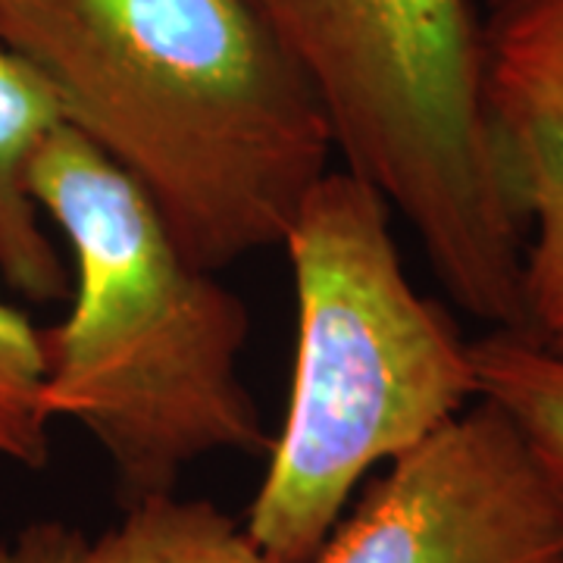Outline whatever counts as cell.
I'll use <instances>...</instances> for the list:
<instances>
[{"label": "cell", "instance_id": "8", "mask_svg": "<svg viewBox=\"0 0 563 563\" xmlns=\"http://www.w3.org/2000/svg\"><path fill=\"white\" fill-rule=\"evenodd\" d=\"M57 129L63 113L47 81L0 44V279L35 303L69 295V266L32 195V163Z\"/></svg>", "mask_w": 563, "mask_h": 563}, {"label": "cell", "instance_id": "10", "mask_svg": "<svg viewBox=\"0 0 563 563\" xmlns=\"http://www.w3.org/2000/svg\"><path fill=\"white\" fill-rule=\"evenodd\" d=\"M41 376V329L0 288V466L38 470L51 457Z\"/></svg>", "mask_w": 563, "mask_h": 563}, {"label": "cell", "instance_id": "2", "mask_svg": "<svg viewBox=\"0 0 563 563\" xmlns=\"http://www.w3.org/2000/svg\"><path fill=\"white\" fill-rule=\"evenodd\" d=\"M32 195L73 257L69 313L41 329V401L95 439L120 501L173 495L210 454H269L242 376V298L188 261L151 201L66 125L32 163Z\"/></svg>", "mask_w": 563, "mask_h": 563}, {"label": "cell", "instance_id": "7", "mask_svg": "<svg viewBox=\"0 0 563 563\" xmlns=\"http://www.w3.org/2000/svg\"><path fill=\"white\" fill-rule=\"evenodd\" d=\"M0 563H269L247 529L203 498L157 495L125 504L117 526L85 532L35 520L0 542Z\"/></svg>", "mask_w": 563, "mask_h": 563}, {"label": "cell", "instance_id": "5", "mask_svg": "<svg viewBox=\"0 0 563 563\" xmlns=\"http://www.w3.org/2000/svg\"><path fill=\"white\" fill-rule=\"evenodd\" d=\"M310 563H563V510L479 398L388 463Z\"/></svg>", "mask_w": 563, "mask_h": 563}, {"label": "cell", "instance_id": "9", "mask_svg": "<svg viewBox=\"0 0 563 563\" xmlns=\"http://www.w3.org/2000/svg\"><path fill=\"white\" fill-rule=\"evenodd\" d=\"M476 398L495 404L520 432L563 510V357L517 329L470 342Z\"/></svg>", "mask_w": 563, "mask_h": 563}, {"label": "cell", "instance_id": "4", "mask_svg": "<svg viewBox=\"0 0 563 563\" xmlns=\"http://www.w3.org/2000/svg\"><path fill=\"white\" fill-rule=\"evenodd\" d=\"M320 98L344 169L413 229L448 298L526 329L523 225L483 98L470 0H254Z\"/></svg>", "mask_w": 563, "mask_h": 563}, {"label": "cell", "instance_id": "1", "mask_svg": "<svg viewBox=\"0 0 563 563\" xmlns=\"http://www.w3.org/2000/svg\"><path fill=\"white\" fill-rule=\"evenodd\" d=\"M0 44L203 269L279 247L329 173L325 110L254 0H0Z\"/></svg>", "mask_w": 563, "mask_h": 563}, {"label": "cell", "instance_id": "3", "mask_svg": "<svg viewBox=\"0 0 563 563\" xmlns=\"http://www.w3.org/2000/svg\"><path fill=\"white\" fill-rule=\"evenodd\" d=\"M282 247L298 307L295 373L244 529L269 563H310L373 466L470 407L476 373L454 320L407 279L373 181L329 169Z\"/></svg>", "mask_w": 563, "mask_h": 563}, {"label": "cell", "instance_id": "6", "mask_svg": "<svg viewBox=\"0 0 563 563\" xmlns=\"http://www.w3.org/2000/svg\"><path fill=\"white\" fill-rule=\"evenodd\" d=\"M483 98L523 225L526 335L563 357V0H485Z\"/></svg>", "mask_w": 563, "mask_h": 563}]
</instances>
